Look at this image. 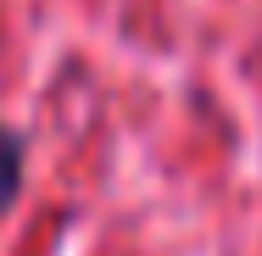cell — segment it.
I'll list each match as a JSON object with an SVG mask.
<instances>
[{"mask_svg":"<svg viewBox=\"0 0 262 256\" xmlns=\"http://www.w3.org/2000/svg\"><path fill=\"white\" fill-rule=\"evenodd\" d=\"M23 195V134L0 123V217Z\"/></svg>","mask_w":262,"mask_h":256,"instance_id":"1","label":"cell"}]
</instances>
